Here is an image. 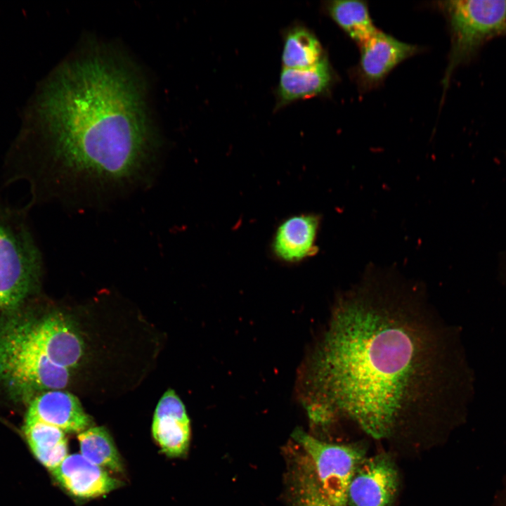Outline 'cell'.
I'll list each match as a JSON object with an SVG mask.
<instances>
[{
  "label": "cell",
  "mask_w": 506,
  "mask_h": 506,
  "mask_svg": "<svg viewBox=\"0 0 506 506\" xmlns=\"http://www.w3.org/2000/svg\"><path fill=\"white\" fill-rule=\"evenodd\" d=\"M451 339L420 287L365 277L336 298L300 371L311 424L344 418L383 439L410 418L449 410L459 377Z\"/></svg>",
  "instance_id": "1"
},
{
  "label": "cell",
  "mask_w": 506,
  "mask_h": 506,
  "mask_svg": "<svg viewBox=\"0 0 506 506\" xmlns=\"http://www.w3.org/2000/svg\"><path fill=\"white\" fill-rule=\"evenodd\" d=\"M43 144L15 146L4 167L7 185L24 181L29 203L102 198L145 184L155 152L136 75L111 56L74 58L50 89Z\"/></svg>",
  "instance_id": "2"
},
{
  "label": "cell",
  "mask_w": 506,
  "mask_h": 506,
  "mask_svg": "<svg viewBox=\"0 0 506 506\" xmlns=\"http://www.w3.org/2000/svg\"><path fill=\"white\" fill-rule=\"evenodd\" d=\"M0 184V310L16 309L39 288L42 254L30 224L32 207L11 205Z\"/></svg>",
  "instance_id": "3"
},
{
  "label": "cell",
  "mask_w": 506,
  "mask_h": 506,
  "mask_svg": "<svg viewBox=\"0 0 506 506\" xmlns=\"http://www.w3.org/2000/svg\"><path fill=\"white\" fill-rule=\"evenodd\" d=\"M69 379V369L54 364L0 318V384L11 396L30 403L36 394L65 387Z\"/></svg>",
  "instance_id": "4"
},
{
  "label": "cell",
  "mask_w": 506,
  "mask_h": 506,
  "mask_svg": "<svg viewBox=\"0 0 506 506\" xmlns=\"http://www.w3.org/2000/svg\"><path fill=\"white\" fill-rule=\"evenodd\" d=\"M293 442L309 458L318 482L332 506H347V492L357 468L365 459V448L356 443H337L315 437L300 428Z\"/></svg>",
  "instance_id": "5"
},
{
  "label": "cell",
  "mask_w": 506,
  "mask_h": 506,
  "mask_svg": "<svg viewBox=\"0 0 506 506\" xmlns=\"http://www.w3.org/2000/svg\"><path fill=\"white\" fill-rule=\"evenodd\" d=\"M453 36L450 65L453 67L485 40L506 30V0H455L445 4Z\"/></svg>",
  "instance_id": "6"
},
{
  "label": "cell",
  "mask_w": 506,
  "mask_h": 506,
  "mask_svg": "<svg viewBox=\"0 0 506 506\" xmlns=\"http://www.w3.org/2000/svg\"><path fill=\"white\" fill-rule=\"evenodd\" d=\"M22 339L54 364L67 369L76 366L83 353V344L73 326L61 314L41 318L12 313L2 317Z\"/></svg>",
  "instance_id": "7"
},
{
  "label": "cell",
  "mask_w": 506,
  "mask_h": 506,
  "mask_svg": "<svg viewBox=\"0 0 506 506\" xmlns=\"http://www.w3.org/2000/svg\"><path fill=\"white\" fill-rule=\"evenodd\" d=\"M398 488V472L390 455L366 457L350 482L347 506H391Z\"/></svg>",
  "instance_id": "8"
},
{
  "label": "cell",
  "mask_w": 506,
  "mask_h": 506,
  "mask_svg": "<svg viewBox=\"0 0 506 506\" xmlns=\"http://www.w3.org/2000/svg\"><path fill=\"white\" fill-rule=\"evenodd\" d=\"M154 439L170 457H181L188 450L190 423L182 401L168 389L159 401L152 424Z\"/></svg>",
  "instance_id": "9"
},
{
  "label": "cell",
  "mask_w": 506,
  "mask_h": 506,
  "mask_svg": "<svg viewBox=\"0 0 506 506\" xmlns=\"http://www.w3.org/2000/svg\"><path fill=\"white\" fill-rule=\"evenodd\" d=\"M33 421L74 433L86 430L91 423L78 398L60 389L42 392L30 402L25 422Z\"/></svg>",
  "instance_id": "10"
},
{
  "label": "cell",
  "mask_w": 506,
  "mask_h": 506,
  "mask_svg": "<svg viewBox=\"0 0 506 506\" xmlns=\"http://www.w3.org/2000/svg\"><path fill=\"white\" fill-rule=\"evenodd\" d=\"M56 479L72 495L95 498L119 488L122 482L112 477L104 468L86 460L81 454L67 455L51 471Z\"/></svg>",
  "instance_id": "11"
},
{
  "label": "cell",
  "mask_w": 506,
  "mask_h": 506,
  "mask_svg": "<svg viewBox=\"0 0 506 506\" xmlns=\"http://www.w3.org/2000/svg\"><path fill=\"white\" fill-rule=\"evenodd\" d=\"M360 46V72L370 84L382 80L394 67L417 51L415 46L379 31Z\"/></svg>",
  "instance_id": "12"
},
{
  "label": "cell",
  "mask_w": 506,
  "mask_h": 506,
  "mask_svg": "<svg viewBox=\"0 0 506 506\" xmlns=\"http://www.w3.org/2000/svg\"><path fill=\"white\" fill-rule=\"evenodd\" d=\"M318 226L319 219L309 214L295 215L283 221L272 242L275 257L294 263L313 254Z\"/></svg>",
  "instance_id": "13"
},
{
  "label": "cell",
  "mask_w": 506,
  "mask_h": 506,
  "mask_svg": "<svg viewBox=\"0 0 506 506\" xmlns=\"http://www.w3.org/2000/svg\"><path fill=\"white\" fill-rule=\"evenodd\" d=\"M332 79L326 58L309 68H283L276 89V108L323 93L328 89Z\"/></svg>",
  "instance_id": "14"
},
{
  "label": "cell",
  "mask_w": 506,
  "mask_h": 506,
  "mask_svg": "<svg viewBox=\"0 0 506 506\" xmlns=\"http://www.w3.org/2000/svg\"><path fill=\"white\" fill-rule=\"evenodd\" d=\"M23 432L38 460L53 470L67 455V442L62 429L39 421L25 422Z\"/></svg>",
  "instance_id": "15"
},
{
  "label": "cell",
  "mask_w": 506,
  "mask_h": 506,
  "mask_svg": "<svg viewBox=\"0 0 506 506\" xmlns=\"http://www.w3.org/2000/svg\"><path fill=\"white\" fill-rule=\"evenodd\" d=\"M283 39V68H309L325 58L319 40L313 32L302 25H297L287 29Z\"/></svg>",
  "instance_id": "16"
},
{
  "label": "cell",
  "mask_w": 506,
  "mask_h": 506,
  "mask_svg": "<svg viewBox=\"0 0 506 506\" xmlns=\"http://www.w3.org/2000/svg\"><path fill=\"white\" fill-rule=\"evenodd\" d=\"M326 8L337 25L360 45L378 31L363 1H332L327 3Z\"/></svg>",
  "instance_id": "17"
},
{
  "label": "cell",
  "mask_w": 506,
  "mask_h": 506,
  "mask_svg": "<svg viewBox=\"0 0 506 506\" xmlns=\"http://www.w3.org/2000/svg\"><path fill=\"white\" fill-rule=\"evenodd\" d=\"M80 454L89 461L116 472L123 471V465L113 440L103 427H89L77 436Z\"/></svg>",
  "instance_id": "18"
},
{
  "label": "cell",
  "mask_w": 506,
  "mask_h": 506,
  "mask_svg": "<svg viewBox=\"0 0 506 506\" xmlns=\"http://www.w3.org/2000/svg\"><path fill=\"white\" fill-rule=\"evenodd\" d=\"M285 491L288 506H332L313 476L297 479Z\"/></svg>",
  "instance_id": "19"
},
{
  "label": "cell",
  "mask_w": 506,
  "mask_h": 506,
  "mask_svg": "<svg viewBox=\"0 0 506 506\" xmlns=\"http://www.w3.org/2000/svg\"><path fill=\"white\" fill-rule=\"evenodd\" d=\"M492 506H506V474L502 480L500 488L494 495Z\"/></svg>",
  "instance_id": "20"
}]
</instances>
